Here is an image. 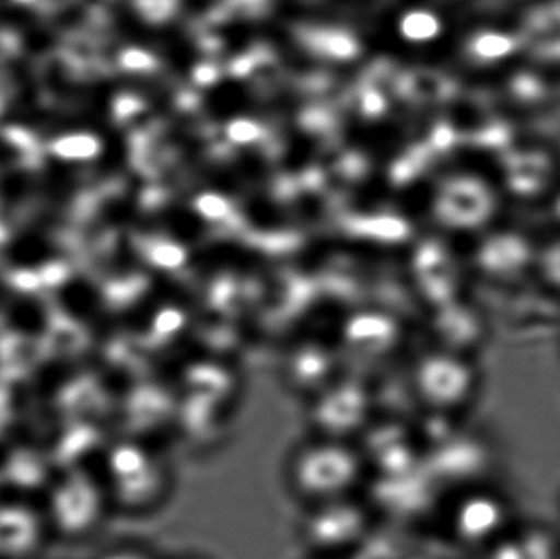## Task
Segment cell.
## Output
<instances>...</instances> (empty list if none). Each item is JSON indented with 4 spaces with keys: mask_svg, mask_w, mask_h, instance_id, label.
<instances>
[{
    "mask_svg": "<svg viewBox=\"0 0 560 559\" xmlns=\"http://www.w3.org/2000/svg\"><path fill=\"white\" fill-rule=\"evenodd\" d=\"M368 475L359 446L329 436L300 443L285 463L287 489L305 509L358 496Z\"/></svg>",
    "mask_w": 560,
    "mask_h": 559,
    "instance_id": "1",
    "label": "cell"
},
{
    "mask_svg": "<svg viewBox=\"0 0 560 559\" xmlns=\"http://www.w3.org/2000/svg\"><path fill=\"white\" fill-rule=\"evenodd\" d=\"M371 511L359 496L306 508L300 538L313 559H351L371 534Z\"/></svg>",
    "mask_w": 560,
    "mask_h": 559,
    "instance_id": "3",
    "label": "cell"
},
{
    "mask_svg": "<svg viewBox=\"0 0 560 559\" xmlns=\"http://www.w3.org/2000/svg\"><path fill=\"white\" fill-rule=\"evenodd\" d=\"M94 559H164L153 548L138 541H121L104 548Z\"/></svg>",
    "mask_w": 560,
    "mask_h": 559,
    "instance_id": "9",
    "label": "cell"
},
{
    "mask_svg": "<svg viewBox=\"0 0 560 559\" xmlns=\"http://www.w3.org/2000/svg\"><path fill=\"white\" fill-rule=\"evenodd\" d=\"M415 396L434 414L460 412L479 393V373L470 357L446 348L421 354L411 368Z\"/></svg>",
    "mask_w": 560,
    "mask_h": 559,
    "instance_id": "4",
    "label": "cell"
},
{
    "mask_svg": "<svg viewBox=\"0 0 560 559\" xmlns=\"http://www.w3.org/2000/svg\"><path fill=\"white\" fill-rule=\"evenodd\" d=\"M112 511L101 475L78 473L58 488L52 527L71 540H85L101 531Z\"/></svg>",
    "mask_w": 560,
    "mask_h": 559,
    "instance_id": "6",
    "label": "cell"
},
{
    "mask_svg": "<svg viewBox=\"0 0 560 559\" xmlns=\"http://www.w3.org/2000/svg\"><path fill=\"white\" fill-rule=\"evenodd\" d=\"M536 253L523 243H487L474 256V278L515 286L535 275Z\"/></svg>",
    "mask_w": 560,
    "mask_h": 559,
    "instance_id": "7",
    "label": "cell"
},
{
    "mask_svg": "<svg viewBox=\"0 0 560 559\" xmlns=\"http://www.w3.org/2000/svg\"><path fill=\"white\" fill-rule=\"evenodd\" d=\"M171 559H209V558L200 557V555H179V557H174Z\"/></svg>",
    "mask_w": 560,
    "mask_h": 559,
    "instance_id": "11",
    "label": "cell"
},
{
    "mask_svg": "<svg viewBox=\"0 0 560 559\" xmlns=\"http://www.w3.org/2000/svg\"><path fill=\"white\" fill-rule=\"evenodd\" d=\"M559 559H560V557H559Z\"/></svg>",
    "mask_w": 560,
    "mask_h": 559,
    "instance_id": "12",
    "label": "cell"
},
{
    "mask_svg": "<svg viewBox=\"0 0 560 559\" xmlns=\"http://www.w3.org/2000/svg\"><path fill=\"white\" fill-rule=\"evenodd\" d=\"M101 479L112 509L133 517L158 511L173 489V475L160 450L133 440L108 449Z\"/></svg>",
    "mask_w": 560,
    "mask_h": 559,
    "instance_id": "2",
    "label": "cell"
},
{
    "mask_svg": "<svg viewBox=\"0 0 560 559\" xmlns=\"http://www.w3.org/2000/svg\"><path fill=\"white\" fill-rule=\"evenodd\" d=\"M398 559H438V558L430 557V555H427V554H408V555H404V557H400Z\"/></svg>",
    "mask_w": 560,
    "mask_h": 559,
    "instance_id": "10",
    "label": "cell"
},
{
    "mask_svg": "<svg viewBox=\"0 0 560 559\" xmlns=\"http://www.w3.org/2000/svg\"><path fill=\"white\" fill-rule=\"evenodd\" d=\"M512 505L499 492L469 489L450 512L451 537L464 550L483 555L512 531Z\"/></svg>",
    "mask_w": 560,
    "mask_h": 559,
    "instance_id": "5",
    "label": "cell"
},
{
    "mask_svg": "<svg viewBox=\"0 0 560 559\" xmlns=\"http://www.w3.org/2000/svg\"><path fill=\"white\" fill-rule=\"evenodd\" d=\"M535 276L542 288L560 298V243H552L542 252L536 253Z\"/></svg>",
    "mask_w": 560,
    "mask_h": 559,
    "instance_id": "8",
    "label": "cell"
}]
</instances>
